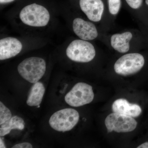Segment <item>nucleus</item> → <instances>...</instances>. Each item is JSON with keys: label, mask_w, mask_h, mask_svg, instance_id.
Here are the masks:
<instances>
[{"label": "nucleus", "mask_w": 148, "mask_h": 148, "mask_svg": "<svg viewBox=\"0 0 148 148\" xmlns=\"http://www.w3.org/2000/svg\"><path fill=\"white\" fill-rule=\"evenodd\" d=\"M143 32L135 29H126L113 34L108 33L103 43L120 54L140 51L145 46Z\"/></svg>", "instance_id": "1"}, {"label": "nucleus", "mask_w": 148, "mask_h": 148, "mask_svg": "<svg viewBox=\"0 0 148 148\" xmlns=\"http://www.w3.org/2000/svg\"><path fill=\"white\" fill-rule=\"evenodd\" d=\"M75 9L105 34L110 33L114 27L109 19L107 0H76Z\"/></svg>", "instance_id": "2"}, {"label": "nucleus", "mask_w": 148, "mask_h": 148, "mask_svg": "<svg viewBox=\"0 0 148 148\" xmlns=\"http://www.w3.org/2000/svg\"><path fill=\"white\" fill-rule=\"evenodd\" d=\"M51 13L46 6L34 2L23 7L19 11L18 18L26 27L42 28L47 27L51 22Z\"/></svg>", "instance_id": "3"}, {"label": "nucleus", "mask_w": 148, "mask_h": 148, "mask_svg": "<svg viewBox=\"0 0 148 148\" xmlns=\"http://www.w3.org/2000/svg\"><path fill=\"white\" fill-rule=\"evenodd\" d=\"M70 16L71 30L76 38L89 41L103 42L106 34L95 23L90 21L75 10Z\"/></svg>", "instance_id": "4"}, {"label": "nucleus", "mask_w": 148, "mask_h": 148, "mask_svg": "<svg viewBox=\"0 0 148 148\" xmlns=\"http://www.w3.org/2000/svg\"><path fill=\"white\" fill-rule=\"evenodd\" d=\"M98 48L94 42L75 38L66 46V53L67 57L74 62L88 63L93 61L98 55Z\"/></svg>", "instance_id": "5"}, {"label": "nucleus", "mask_w": 148, "mask_h": 148, "mask_svg": "<svg viewBox=\"0 0 148 148\" xmlns=\"http://www.w3.org/2000/svg\"><path fill=\"white\" fill-rule=\"evenodd\" d=\"M145 64V57L140 51L121 54L114 63V71L122 76L133 75L141 71Z\"/></svg>", "instance_id": "6"}, {"label": "nucleus", "mask_w": 148, "mask_h": 148, "mask_svg": "<svg viewBox=\"0 0 148 148\" xmlns=\"http://www.w3.org/2000/svg\"><path fill=\"white\" fill-rule=\"evenodd\" d=\"M46 70L45 60L35 56L26 58L17 67V71L20 76L32 84L38 82L45 74Z\"/></svg>", "instance_id": "7"}, {"label": "nucleus", "mask_w": 148, "mask_h": 148, "mask_svg": "<svg viewBox=\"0 0 148 148\" xmlns=\"http://www.w3.org/2000/svg\"><path fill=\"white\" fill-rule=\"evenodd\" d=\"M79 114L72 108H66L56 112L51 117L49 123L51 128L59 132L70 131L79 120Z\"/></svg>", "instance_id": "8"}, {"label": "nucleus", "mask_w": 148, "mask_h": 148, "mask_svg": "<svg viewBox=\"0 0 148 148\" xmlns=\"http://www.w3.org/2000/svg\"><path fill=\"white\" fill-rule=\"evenodd\" d=\"M94 97L92 86L85 83L79 82L66 94L65 100L69 106L79 107L91 103Z\"/></svg>", "instance_id": "9"}, {"label": "nucleus", "mask_w": 148, "mask_h": 148, "mask_svg": "<svg viewBox=\"0 0 148 148\" xmlns=\"http://www.w3.org/2000/svg\"><path fill=\"white\" fill-rule=\"evenodd\" d=\"M108 132H132L136 129L138 123L133 117L123 114L114 112L109 114L105 121Z\"/></svg>", "instance_id": "10"}, {"label": "nucleus", "mask_w": 148, "mask_h": 148, "mask_svg": "<svg viewBox=\"0 0 148 148\" xmlns=\"http://www.w3.org/2000/svg\"><path fill=\"white\" fill-rule=\"evenodd\" d=\"M23 42L13 37L3 38L0 40V60H7L15 57L23 50Z\"/></svg>", "instance_id": "11"}, {"label": "nucleus", "mask_w": 148, "mask_h": 148, "mask_svg": "<svg viewBox=\"0 0 148 148\" xmlns=\"http://www.w3.org/2000/svg\"><path fill=\"white\" fill-rule=\"evenodd\" d=\"M113 112L132 117H137L141 114L142 109L138 104L129 103L127 100L120 98L116 100L112 106Z\"/></svg>", "instance_id": "12"}, {"label": "nucleus", "mask_w": 148, "mask_h": 148, "mask_svg": "<svg viewBox=\"0 0 148 148\" xmlns=\"http://www.w3.org/2000/svg\"><path fill=\"white\" fill-rule=\"evenodd\" d=\"M126 7L132 16L140 24L147 25L143 9L144 0H124Z\"/></svg>", "instance_id": "13"}, {"label": "nucleus", "mask_w": 148, "mask_h": 148, "mask_svg": "<svg viewBox=\"0 0 148 148\" xmlns=\"http://www.w3.org/2000/svg\"><path fill=\"white\" fill-rule=\"evenodd\" d=\"M45 92V88L43 84L38 82L32 86L28 95L27 101L29 106H39L42 101Z\"/></svg>", "instance_id": "14"}, {"label": "nucleus", "mask_w": 148, "mask_h": 148, "mask_svg": "<svg viewBox=\"0 0 148 148\" xmlns=\"http://www.w3.org/2000/svg\"><path fill=\"white\" fill-rule=\"evenodd\" d=\"M24 127L25 122L23 119L17 116L12 117L10 119L1 125L0 136L3 137L9 134L11 130L12 129L23 130Z\"/></svg>", "instance_id": "15"}, {"label": "nucleus", "mask_w": 148, "mask_h": 148, "mask_svg": "<svg viewBox=\"0 0 148 148\" xmlns=\"http://www.w3.org/2000/svg\"><path fill=\"white\" fill-rule=\"evenodd\" d=\"M108 14L110 21L114 26V21L122 7L121 0H107Z\"/></svg>", "instance_id": "16"}, {"label": "nucleus", "mask_w": 148, "mask_h": 148, "mask_svg": "<svg viewBox=\"0 0 148 148\" xmlns=\"http://www.w3.org/2000/svg\"><path fill=\"white\" fill-rule=\"evenodd\" d=\"M12 118L10 110L1 101L0 102V125L2 124Z\"/></svg>", "instance_id": "17"}, {"label": "nucleus", "mask_w": 148, "mask_h": 148, "mask_svg": "<svg viewBox=\"0 0 148 148\" xmlns=\"http://www.w3.org/2000/svg\"><path fill=\"white\" fill-rule=\"evenodd\" d=\"M12 148H32V145L30 143H24L16 144L13 146Z\"/></svg>", "instance_id": "18"}, {"label": "nucleus", "mask_w": 148, "mask_h": 148, "mask_svg": "<svg viewBox=\"0 0 148 148\" xmlns=\"http://www.w3.org/2000/svg\"><path fill=\"white\" fill-rule=\"evenodd\" d=\"M16 0H0V4L1 5H3L7 4L13 2Z\"/></svg>", "instance_id": "19"}, {"label": "nucleus", "mask_w": 148, "mask_h": 148, "mask_svg": "<svg viewBox=\"0 0 148 148\" xmlns=\"http://www.w3.org/2000/svg\"><path fill=\"white\" fill-rule=\"evenodd\" d=\"M138 148H148V142H145L138 146Z\"/></svg>", "instance_id": "20"}, {"label": "nucleus", "mask_w": 148, "mask_h": 148, "mask_svg": "<svg viewBox=\"0 0 148 148\" xmlns=\"http://www.w3.org/2000/svg\"><path fill=\"white\" fill-rule=\"evenodd\" d=\"M0 148H6L5 145L3 141L1 138L0 139Z\"/></svg>", "instance_id": "21"}, {"label": "nucleus", "mask_w": 148, "mask_h": 148, "mask_svg": "<svg viewBox=\"0 0 148 148\" xmlns=\"http://www.w3.org/2000/svg\"><path fill=\"white\" fill-rule=\"evenodd\" d=\"M145 2L146 6L148 8V0H145Z\"/></svg>", "instance_id": "22"}]
</instances>
